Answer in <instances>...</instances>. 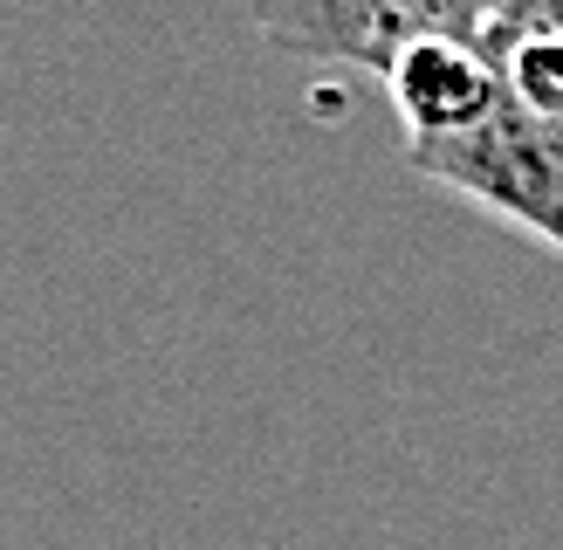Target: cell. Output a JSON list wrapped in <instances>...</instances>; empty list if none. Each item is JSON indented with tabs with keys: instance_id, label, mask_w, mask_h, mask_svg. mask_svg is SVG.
Returning <instances> with one entry per match:
<instances>
[{
	"instance_id": "obj_2",
	"label": "cell",
	"mask_w": 563,
	"mask_h": 550,
	"mask_svg": "<svg viewBox=\"0 0 563 550\" xmlns=\"http://www.w3.org/2000/svg\"><path fill=\"white\" fill-rule=\"evenodd\" d=\"M501 8L509 0H247V21L282 55L385 76L391 55L427 35L482 42Z\"/></svg>"
},
{
	"instance_id": "obj_4",
	"label": "cell",
	"mask_w": 563,
	"mask_h": 550,
	"mask_svg": "<svg viewBox=\"0 0 563 550\" xmlns=\"http://www.w3.org/2000/svg\"><path fill=\"white\" fill-rule=\"evenodd\" d=\"M482 48L509 103L563 118V0H509L482 35Z\"/></svg>"
},
{
	"instance_id": "obj_1",
	"label": "cell",
	"mask_w": 563,
	"mask_h": 550,
	"mask_svg": "<svg viewBox=\"0 0 563 550\" xmlns=\"http://www.w3.org/2000/svg\"><path fill=\"white\" fill-rule=\"evenodd\" d=\"M406 165L427 186L454 193V200L495 213L501 228L563 255V118L501 97L474 131L406 145Z\"/></svg>"
},
{
	"instance_id": "obj_3",
	"label": "cell",
	"mask_w": 563,
	"mask_h": 550,
	"mask_svg": "<svg viewBox=\"0 0 563 550\" xmlns=\"http://www.w3.org/2000/svg\"><path fill=\"white\" fill-rule=\"evenodd\" d=\"M391 97L406 145H433V138H461L501 103V76L488 63L482 42H454V35H427L391 55V69L378 76Z\"/></svg>"
}]
</instances>
